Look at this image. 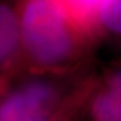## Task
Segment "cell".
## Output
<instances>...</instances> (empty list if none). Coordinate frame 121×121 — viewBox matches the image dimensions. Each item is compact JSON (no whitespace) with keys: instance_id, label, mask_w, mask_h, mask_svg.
Here are the masks:
<instances>
[{"instance_id":"obj_3","label":"cell","mask_w":121,"mask_h":121,"mask_svg":"<svg viewBox=\"0 0 121 121\" xmlns=\"http://www.w3.org/2000/svg\"><path fill=\"white\" fill-rule=\"evenodd\" d=\"M95 121H121V73L113 76L93 104Z\"/></svg>"},{"instance_id":"obj_2","label":"cell","mask_w":121,"mask_h":121,"mask_svg":"<svg viewBox=\"0 0 121 121\" xmlns=\"http://www.w3.org/2000/svg\"><path fill=\"white\" fill-rule=\"evenodd\" d=\"M54 91L35 82L9 95L0 105V121H44L53 105Z\"/></svg>"},{"instance_id":"obj_1","label":"cell","mask_w":121,"mask_h":121,"mask_svg":"<svg viewBox=\"0 0 121 121\" xmlns=\"http://www.w3.org/2000/svg\"><path fill=\"white\" fill-rule=\"evenodd\" d=\"M20 42L36 62L60 63L74 47V24L54 0H25L19 16Z\"/></svg>"},{"instance_id":"obj_4","label":"cell","mask_w":121,"mask_h":121,"mask_svg":"<svg viewBox=\"0 0 121 121\" xmlns=\"http://www.w3.org/2000/svg\"><path fill=\"white\" fill-rule=\"evenodd\" d=\"M19 42V17L10 7L0 4V63L13 55Z\"/></svg>"},{"instance_id":"obj_6","label":"cell","mask_w":121,"mask_h":121,"mask_svg":"<svg viewBox=\"0 0 121 121\" xmlns=\"http://www.w3.org/2000/svg\"><path fill=\"white\" fill-rule=\"evenodd\" d=\"M98 18L108 30L121 35V0H103Z\"/></svg>"},{"instance_id":"obj_5","label":"cell","mask_w":121,"mask_h":121,"mask_svg":"<svg viewBox=\"0 0 121 121\" xmlns=\"http://www.w3.org/2000/svg\"><path fill=\"white\" fill-rule=\"evenodd\" d=\"M74 25H89L99 15L103 0H54Z\"/></svg>"}]
</instances>
